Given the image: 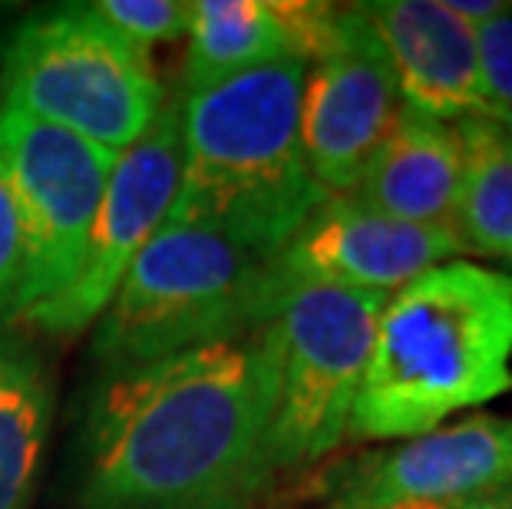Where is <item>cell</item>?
I'll return each instance as SVG.
<instances>
[{
    "instance_id": "6da1fadb",
    "label": "cell",
    "mask_w": 512,
    "mask_h": 509,
    "mask_svg": "<svg viewBox=\"0 0 512 509\" xmlns=\"http://www.w3.org/2000/svg\"><path fill=\"white\" fill-rule=\"evenodd\" d=\"M268 324L106 377L86 424L83 509H242L268 476Z\"/></svg>"
},
{
    "instance_id": "7a4b0ae2",
    "label": "cell",
    "mask_w": 512,
    "mask_h": 509,
    "mask_svg": "<svg viewBox=\"0 0 512 509\" xmlns=\"http://www.w3.org/2000/svg\"><path fill=\"white\" fill-rule=\"evenodd\" d=\"M512 278L437 265L380 311L347 437L417 440L512 387Z\"/></svg>"
},
{
    "instance_id": "3957f363",
    "label": "cell",
    "mask_w": 512,
    "mask_h": 509,
    "mask_svg": "<svg viewBox=\"0 0 512 509\" xmlns=\"http://www.w3.org/2000/svg\"><path fill=\"white\" fill-rule=\"evenodd\" d=\"M304 77L308 63L285 57L179 103L182 179L172 209L219 225L265 262L328 199L301 149Z\"/></svg>"
},
{
    "instance_id": "277c9868",
    "label": "cell",
    "mask_w": 512,
    "mask_h": 509,
    "mask_svg": "<svg viewBox=\"0 0 512 509\" xmlns=\"http://www.w3.org/2000/svg\"><path fill=\"white\" fill-rule=\"evenodd\" d=\"M265 268L219 225L169 209L103 311L96 361L119 374L252 331Z\"/></svg>"
},
{
    "instance_id": "5b68a950",
    "label": "cell",
    "mask_w": 512,
    "mask_h": 509,
    "mask_svg": "<svg viewBox=\"0 0 512 509\" xmlns=\"http://www.w3.org/2000/svg\"><path fill=\"white\" fill-rule=\"evenodd\" d=\"M4 103L110 153L139 143L162 110L149 53L119 37L90 4L24 20L4 57Z\"/></svg>"
},
{
    "instance_id": "8992f818",
    "label": "cell",
    "mask_w": 512,
    "mask_h": 509,
    "mask_svg": "<svg viewBox=\"0 0 512 509\" xmlns=\"http://www.w3.org/2000/svg\"><path fill=\"white\" fill-rule=\"evenodd\" d=\"M387 291L294 288L268 311L275 404L268 476L304 470L347 437Z\"/></svg>"
},
{
    "instance_id": "52a82bcc",
    "label": "cell",
    "mask_w": 512,
    "mask_h": 509,
    "mask_svg": "<svg viewBox=\"0 0 512 509\" xmlns=\"http://www.w3.org/2000/svg\"><path fill=\"white\" fill-rule=\"evenodd\" d=\"M119 153L43 119L0 106V179L20 212L27 288L17 321L80 272Z\"/></svg>"
},
{
    "instance_id": "ba28073f",
    "label": "cell",
    "mask_w": 512,
    "mask_h": 509,
    "mask_svg": "<svg viewBox=\"0 0 512 509\" xmlns=\"http://www.w3.org/2000/svg\"><path fill=\"white\" fill-rule=\"evenodd\" d=\"M179 179V103H162L146 136L116 159L80 272L60 295L30 308L20 321H30L50 338H73V334L90 328L113 301L119 281L126 278L139 248L149 242L172 209Z\"/></svg>"
},
{
    "instance_id": "9c48e42d",
    "label": "cell",
    "mask_w": 512,
    "mask_h": 509,
    "mask_svg": "<svg viewBox=\"0 0 512 509\" xmlns=\"http://www.w3.org/2000/svg\"><path fill=\"white\" fill-rule=\"evenodd\" d=\"M403 113L394 63L354 7H341L328 50L301 93V149L324 196H347Z\"/></svg>"
},
{
    "instance_id": "30bf717a",
    "label": "cell",
    "mask_w": 512,
    "mask_h": 509,
    "mask_svg": "<svg viewBox=\"0 0 512 509\" xmlns=\"http://www.w3.org/2000/svg\"><path fill=\"white\" fill-rule=\"evenodd\" d=\"M463 252L460 238L446 232L387 219L351 196H328L268 262L261 275L258 324L294 288H361L394 295L443 258Z\"/></svg>"
},
{
    "instance_id": "8fae6325",
    "label": "cell",
    "mask_w": 512,
    "mask_h": 509,
    "mask_svg": "<svg viewBox=\"0 0 512 509\" xmlns=\"http://www.w3.org/2000/svg\"><path fill=\"white\" fill-rule=\"evenodd\" d=\"M503 486H512V417L473 414L367 460L337 500L460 503Z\"/></svg>"
},
{
    "instance_id": "7c38bea8",
    "label": "cell",
    "mask_w": 512,
    "mask_h": 509,
    "mask_svg": "<svg viewBox=\"0 0 512 509\" xmlns=\"http://www.w3.org/2000/svg\"><path fill=\"white\" fill-rule=\"evenodd\" d=\"M357 10L384 43L407 110L446 123L489 113L473 24L446 0H370Z\"/></svg>"
},
{
    "instance_id": "4fadbf2b",
    "label": "cell",
    "mask_w": 512,
    "mask_h": 509,
    "mask_svg": "<svg viewBox=\"0 0 512 509\" xmlns=\"http://www.w3.org/2000/svg\"><path fill=\"white\" fill-rule=\"evenodd\" d=\"M463 186V143L456 123L407 110L347 192L357 205L387 219L423 225L456 238Z\"/></svg>"
},
{
    "instance_id": "5bb4252c",
    "label": "cell",
    "mask_w": 512,
    "mask_h": 509,
    "mask_svg": "<svg viewBox=\"0 0 512 509\" xmlns=\"http://www.w3.org/2000/svg\"><path fill=\"white\" fill-rule=\"evenodd\" d=\"M294 57L275 0H195L185 50V90Z\"/></svg>"
},
{
    "instance_id": "9a60e30c",
    "label": "cell",
    "mask_w": 512,
    "mask_h": 509,
    "mask_svg": "<svg viewBox=\"0 0 512 509\" xmlns=\"http://www.w3.org/2000/svg\"><path fill=\"white\" fill-rule=\"evenodd\" d=\"M463 143V186L456 238L466 252L512 255V139L489 116L456 119Z\"/></svg>"
},
{
    "instance_id": "2e32d148",
    "label": "cell",
    "mask_w": 512,
    "mask_h": 509,
    "mask_svg": "<svg viewBox=\"0 0 512 509\" xmlns=\"http://www.w3.org/2000/svg\"><path fill=\"white\" fill-rule=\"evenodd\" d=\"M50 424V387L40 361L0 338V509H24Z\"/></svg>"
},
{
    "instance_id": "e0dca14e",
    "label": "cell",
    "mask_w": 512,
    "mask_h": 509,
    "mask_svg": "<svg viewBox=\"0 0 512 509\" xmlns=\"http://www.w3.org/2000/svg\"><path fill=\"white\" fill-rule=\"evenodd\" d=\"M90 10L119 37L149 53L159 43H176L189 30L192 4L185 0H96Z\"/></svg>"
},
{
    "instance_id": "ac0fdd59",
    "label": "cell",
    "mask_w": 512,
    "mask_h": 509,
    "mask_svg": "<svg viewBox=\"0 0 512 509\" xmlns=\"http://www.w3.org/2000/svg\"><path fill=\"white\" fill-rule=\"evenodd\" d=\"M476 34V57L479 77L486 90V116L512 110V4L503 14L483 20L473 27Z\"/></svg>"
},
{
    "instance_id": "d6986e66",
    "label": "cell",
    "mask_w": 512,
    "mask_h": 509,
    "mask_svg": "<svg viewBox=\"0 0 512 509\" xmlns=\"http://www.w3.org/2000/svg\"><path fill=\"white\" fill-rule=\"evenodd\" d=\"M27 288V242L20 212L0 179V324L17 321Z\"/></svg>"
},
{
    "instance_id": "ffe728a7",
    "label": "cell",
    "mask_w": 512,
    "mask_h": 509,
    "mask_svg": "<svg viewBox=\"0 0 512 509\" xmlns=\"http://www.w3.org/2000/svg\"><path fill=\"white\" fill-rule=\"evenodd\" d=\"M456 14H460L466 24H483V20H489V17H496V14H503V10L509 7V4H503V0H446Z\"/></svg>"
},
{
    "instance_id": "44dd1931",
    "label": "cell",
    "mask_w": 512,
    "mask_h": 509,
    "mask_svg": "<svg viewBox=\"0 0 512 509\" xmlns=\"http://www.w3.org/2000/svg\"><path fill=\"white\" fill-rule=\"evenodd\" d=\"M453 509H512V486H503V490H489L470 496V500L453 503Z\"/></svg>"
},
{
    "instance_id": "7402d4cb",
    "label": "cell",
    "mask_w": 512,
    "mask_h": 509,
    "mask_svg": "<svg viewBox=\"0 0 512 509\" xmlns=\"http://www.w3.org/2000/svg\"><path fill=\"white\" fill-rule=\"evenodd\" d=\"M328 509H453V503H420V500H407V503H387V506H364V503H351V500H334Z\"/></svg>"
},
{
    "instance_id": "603a6c76",
    "label": "cell",
    "mask_w": 512,
    "mask_h": 509,
    "mask_svg": "<svg viewBox=\"0 0 512 509\" xmlns=\"http://www.w3.org/2000/svg\"><path fill=\"white\" fill-rule=\"evenodd\" d=\"M489 119H496L499 129H503V133L512 139V110H506V113H496V116H489Z\"/></svg>"
},
{
    "instance_id": "cb8c5ba5",
    "label": "cell",
    "mask_w": 512,
    "mask_h": 509,
    "mask_svg": "<svg viewBox=\"0 0 512 509\" xmlns=\"http://www.w3.org/2000/svg\"><path fill=\"white\" fill-rule=\"evenodd\" d=\"M509 265H512V255H509Z\"/></svg>"
}]
</instances>
